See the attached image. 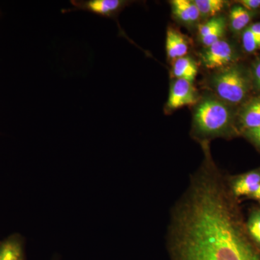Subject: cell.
Masks as SVG:
<instances>
[{"mask_svg":"<svg viewBox=\"0 0 260 260\" xmlns=\"http://www.w3.org/2000/svg\"><path fill=\"white\" fill-rule=\"evenodd\" d=\"M202 61L208 69H219L230 66L236 58L234 47L226 41L220 40L203 51Z\"/></svg>","mask_w":260,"mask_h":260,"instance_id":"cell-5","label":"cell"},{"mask_svg":"<svg viewBox=\"0 0 260 260\" xmlns=\"http://www.w3.org/2000/svg\"><path fill=\"white\" fill-rule=\"evenodd\" d=\"M238 3L248 11L252 12L260 8V0H240Z\"/></svg>","mask_w":260,"mask_h":260,"instance_id":"cell-19","label":"cell"},{"mask_svg":"<svg viewBox=\"0 0 260 260\" xmlns=\"http://www.w3.org/2000/svg\"><path fill=\"white\" fill-rule=\"evenodd\" d=\"M194 4L199 10L200 17L210 18L221 12L225 2L223 0H194Z\"/></svg>","mask_w":260,"mask_h":260,"instance_id":"cell-15","label":"cell"},{"mask_svg":"<svg viewBox=\"0 0 260 260\" xmlns=\"http://www.w3.org/2000/svg\"><path fill=\"white\" fill-rule=\"evenodd\" d=\"M250 198H252V199L256 200V201L259 202L260 203V185L258 189H256L255 192L251 196Z\"/></svg>","mask_w":260,"mask_h":260,"instance_id":"cell-22","label":"cell"},{"mask_svg":"<svg viewBox=\"0 0 260 260\" xmlns=\"http://www.w3.org/2000/svg\"><path fill=\"white\" fill-rule=\"evenodd\" d=\"M243 47L247 52H254L260 49V38L251 31L250 29H244L242 34Z\"/></svg>","mask_w":260,"mask_h":260,"instance_id":"cell-17","label":"cell"},{"mask_svg":"<svg viewBox=\"0 0 260 260\" xmlns=\"http://www.w3.org/2000/svg\"><path fill=\"white\" fill-rule=\"evenodd\" d=\"M229 189L236 198L248 197L255 192L260 185V169L251 171L228 179Z\"/></svg>","mask_w":260,"mask_h":260,"instance_id":"cell-7","label":"cell"},{"mask_svg":"<svg viewBox=\"0 0 260 260\" xmlns=\"http://www.w3.org/2000/svg\"><path fill=\"white\" fill-rule=\"evenodd\" d=\"M252 80L256 88L260 91V58L253 67Z\"/></svg>","mask_w":260,"mask_h":260,"instance_id":"cell-20","label":"cell"},{"mask_svg":"<svg viewBox=\"0 0 260 260\" xmlns=\"http://www.w3.org/2000/svg\"><path fill=\"white\" fill-rule=\"evenodd\" d=\"M2 16V12L1 10H0V18H1Z\"/></svg>","mask_w":260,"mask_h":260,"instance_id":"cell-24","label":"cell"},{"mask_svg":"<svg viewBox=\"0 0 260 260\" xmlns=\"http://www.w3.org/2000/svg\"><path fill=\"white\" fill-rule=\"evenodd\" d=\"M243 135L260 150V126L255 129L247 130L243 133Z\"/></svg>","mask_w":260,"mask_h":260,"instance_id":"cell-18","label":"cell"},{"mask_svg":"<svg viewBox=\"0 0 260 260\" xmlns=\"http://www.w3.org/2000/svg\"><path fill=\"white\" fill-rule=\"evenodd\" d=\"M246 229L251 242L260 250V208L251 213L246 222Z\"/></svg>","mask_w":260,"mask_h":260,"instance_id":"cell-16","label":"cell"},{"mask_svg":"<svg viewBox=\"0 0 260 260\" xmlns=\"http://www.w3.org/2000/svg\"><path fill=\"white\" fill-rule=\"evenodd\" d=\"M52 260H60V258L59 257V256L55 255L53 257Z\"/></svg>","mask_w":260,"mask_h":260,"instance_id":"cell-23","label":"cell"},{"mask_svg":"<svg viewBox=\"0 0 260 260\" xmlns=\"http://www.w3.org/2000/svg\"><path fill=\"white\" fill-rule=\"evenodd\" d=\"M239 126L242 133L260 126V96L251 99L241 109Z\"/></svg>","mask_w":260,"mask_h":260,"instance_id":"cell-10","label":"cell"},{"mask_svg":"<svg viewBox=\"0 0 260 260\" xmlns=\"http://www.w3.org/2000/svg\"><path fill=\"white\" fill-rule=\"evenodd\" d=\"M72 8L61 10L62 13L85 11L103 18L115 17L129 2L123 0H71Z\"/></svg>","mask_w":260,"mask_h":260,"instance_id":"cell-4","label":"cell"},{"mask_svg":"<svg viewBox=\"0 0 260 260\" xmlns=\"http://www.w3.org/2000/svg\"><path fill=\"white\" fill-rule=\"evenodd\" d=\"M251 31L260 38V23H256L248 27Z\"/></svg>","mask_w":260,"mask_h":260,"instance_id":"cell-21","label":"cell"},{"mask_svg":"<svg viewBox=\"0 0 260 260\" xmlns=\"http://www.w3.org/2000/svg\"><path fill=\"white\" fill-rule=\"evenodd\" d=\"M173 15L186 24L196 23L200 18L199 10L190 0H174L171 2Z\"/></svg>","mask_w":260,"mask_h":260,"instance_id":"cell-11","label":"cell"},{"mask_svg":"<svg viewBox=\"0 0 260 260\" xmlns=\"http://www.w3.org/2000/svg\"><path fill=\"white\" fill-rule=\"evenodd\" d=\"M252 12L248 11L241 5H235L229 13L231 29L234 32H240L246 28V25L252 18Z\"/></svg>","mask_w":260,"mask_h":260,"instance_id":"cell-14","label":"cell"},{"mask_svg":"<svg viewBox=\"0 0 260 260\" xmlns=\"http://www.w3.org/2000/svg\"><path fill=\"white\" fill-rule=\"evenodd\" d=\"M0 260H26L25 238L15 233L0 241Z\"/></svg>","mask_w":260,"mask_h":260,"instance_id":"cell-8","label":"cell"},{"mask_svg":"<svg viewBox=\"0 0 260 260\" xmlns=\"http://www.w3.org/2000/svg\"><path fill=\"white\" fill-rule=\"evenodd\" d=\"M198 102V95L192 83L184 79H176L171 87L167 107L177 109L184 106L193 105Z\"/></svg>","mask_w":260,"mask_h":260,"instance_id":"cell-6","label":"cell"},{"mask_svg":"<svg viewBox=\"0 0 260 260\" xmlns=\"http://www.w3.org/2000/svg\"><path fill=\"white\" fill-rule=\"evenodd\" d=\"M198 72L197 63L189 56L179 58L173 64V76L177 79H184L192 83L198 75Z\"/></svg>","mask_w":260,"mask_h":260,"instance_id":"cell-13","label":"cell"},{"mask_svg":"<svg viewBox=\"0 0 260 260\" xmlns=\"http://www.w3.org/2000/svg\"><path fill=\"white\" fill-rule=\"evenodd\" d=\"M169 260H260L237 205L207 200L178 215L167 229Z\"/></svg>","mask_w":260,"mask_h":260,"instance_id":"cell-1","label":"cell"},{"mask_svg":"<svg viewBox=\"0 0 260 260\" xmlns=\"http://www.w3.org/2000/svg\"><path fill=\"white\" fill-rule=\"evenodd\" d=\"M214 90L219 97L230 104L244 101L250 90L251 81L244 69L239 65H230L214 75Z\"/></svg>","mask_w":260,"mask_h":260,"instance_id":"cell-3","label":"cell"},{"mask_svg":"<svg viewBox=\"0 0 260 260\" xmlns=\"http://www.w3.org/2000/svg\"><path fill=\"white\" fill-rule=\"evenodd\" d=\"M226 22L223 17H213L199 26L200 41L206 47L222 40L225 32Z\"/></svg>","mask_w":260,"mask_h":260,"instance_id":"cell-9","label":"cell"},{"mask_svg":"<svg viewBox=\"0 0 260 260\" xmlns=\"http://www.w3.org/2000/svg\"><path fill=\"white\" fill-rule=\"evenodd\" d=\"M194 133L200 139L227 136L238 131L234 117L225 103L208 98L197 107L193 120Z\"/></svg>","mask_w":260,"mask_h":260,"instance_id":"cell-2","label":"cell"},{"mask_svg":"<svg viewBox=\"0 0 260 260\" xmlns=\"http://www.w3.org/2000/svg\"><path fill=\"white\" fill-rule=\"evenodd\" d=\"M166 48L168 56L175 60L185 56L188 52V44L185 39L179 32L172 29L168 30Z\"/></svg>","mask_w":260,"mask_h":260,"instance_id":"cell-12","label":"cell"}]
</instances>
